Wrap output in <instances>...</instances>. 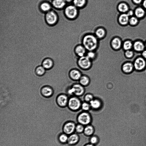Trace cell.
<instances>
[{"label":"cell","instance_id":"14","mask_svg":"<svg viewBox=\"0 0 146 146\" xmlns=\"http://www.w3.org/2000/svg\"><path fill=\"white\" fill-rule=\"evenodd\" d=\"M82 75V74L81 72L77 69H72L69 72L70 78L74 80H79Z\"/></svg>","mask_w":146,"mask_h":146},{"label":"cell","instance_id":"38","mask_svg":"<svg viewBox=\"0 0 146 146\" xmlns=\"http://www.w3.org/2000/svg\"><path fill=\"white\" fill-rule=\"evenodd\" d=\"M125 57L128 58H131L133 56L134 53L133 51L130 50H126L124 52Z\"/></svg>","mask_w":146,"mask_h":146},{"label":"cell","instance_id":"9","mask_svg":"<svg viewBox=\"0 0 146 146\" xmlns=\"http://www.w3.org/2000/svg\"><path fill=\"white\" fill-rule=\"evenodd\" d=\"M75 123L72 121H67L64 123L62 127L63 132L69 135L75 131L76 126Z\"/></svg>","mask_w":146,"mask_h":146},{"label":"cell","instance_id":"6","mask_svg":"<svg viewBox=\"0 0 146 146\" xmlns=\"http://www.w3.org/2000/svg\"><path fill=\"white\" fill-rule=\"evenodd\" d=\"M45 18L47 23L50 25L55 24L58 20V16L57 14L52 10L46 13Z\"/></svg>","mask_w":146,"mask_h":146},{"label":"cell","instance_id":"30","mask_svg":"<svg viewBox=\"0 0 146 146\" xmlns=\"http://www.w3.org/2000/svg\"><path fill=\"white\" fill-rule=\"evenodd\" d=\"M122 46L123 50H127L131 49L133 46V44L131 41L126 40L123 42Z\"/></svg>","mask_w":146,"mask_h":146},{"label":"cell","instance_id":"1","mask_svg":"<svg viewBox=\"0 0 146 146\" xmlns=\"http://www.w3.org/2000/svg\"><path fill=\"white\" fill-rule=\"evenodd\" d=\"M82 44L87 51H95L98 46L99 39L94 34H87L83 37Z\"/></svg>","mask_w":146,"mask_h":146},{"label":"cell","instance_id":"22","mask_svg":"<svg viewBox=\"0 0 146 146\" xmlns=\"http://www.w3.org/2000/svg\"><path fill=\"white\" fill-rule=\"evenodd\" d=\"M134 50L137 52L143 51L145 47V45L142 42L139 41H135L133 44Z\"/></svg>","mask_w":146,"mask_h":146},{"label":"cell","instance_id":"4","mask_svg":"<svg viewBox=\"0 0 146 146\" xmlns=\"http://www.w3.org/2000/svg\"><path fill=\"white\" fill-rule=\"evenodd\" d=\"M82 103L78 97L73 96L69 98L67 106L70 110L76 111L81 108Z\"/></svg>","mask_w":146,"mask_h":146},{"label":"cell","instance_id":"26","mask_svg":"<svg viewBox=\"0 0 146 146\" xmlns=\"http://www.w3.org/2000/svg\"><path fill=\"white\" fill-rule=\"evenodd\" d=\"M87 2V0H73L72 4L78 8L80 9L85 7Z\"/></svg>","mask_w":146,"mask_h":146},{"label":"cell","instance_id":"37","mask_svg":"<svg viewBox=\"0 0 146 146\" xmlns=\"http://www.w3.org/2000/svg\"><path fill=\"white\" fill-rule=\"evenodd\" d=\"M138 20L136 17H131L129 20V23L131 25L133 26L136 25L138 23Z\"/></svg>","mask_w":146,"mask_h":146},{"label":"cell","instance_id":"5","mask_svg":"<svg viewBox=\"0 0 146 146\" xmlns=\"http://www.w3.org/2000/svg\"><path fill=\"white\" fill-rule=\"evenodd\" d=\"M78 64L81 68L87 70L91 67L92 61L86 56L79 57L78 60Z\"/></svg>","mask_w":146,"mask_h":146},{"label":"cell","instance_id":"15","mask_svg":"<svg viewBox=\"0 0 146 146\" xmlns=\"http://www.w3.org/2000/svg\"><path fill=\"white\" fill-rule=\"evenodd\" d=\"M42 94L45 97H49L51 96L53 93L52 88L49 86H45L41 89Z\"/></svg>","mask_w":146,"mask_h":146},{"label":"cell","instance_id":"16","mask_svg":"<svg viewBox=\"0 0 146 146\" xmlns=\"http://www.w3.org/2000/svg\"><path fill=\"white\" fill-rule=\"evenodd\" d=\"M129 17L127 13H122L119 15L118 21L119 23L122 26L125 25L129 23Z\"/></svg>","mask_w":146,"mask_h":146},{"label":"cell","instance_id":"31","mask_svg":"<svg viewBox=\"0 0 146 146\" xmlns=\"http://www.w3.org/2000/svg\"><path fill=\"white\" fill-rule=\"evenodd\" d=\"M35 71L37 75L41 76L45 73V69L42 66H39L36 68Z\"/></svg>","mask_w":146,"mask_h":146},{"label":"cell","instance_id":"33","mask_svg":"<svg viewBox=\"0 0 146 146\" xmlns=\"http://www.w3.org/2000/svg\"><path fill=\"white\" fill-rule=\"evenodd\" d=\"M90 143L95 145L99 141V138L98 136L96 135H92L89 139Z\"/></svg>","mask_w":146,"mask_h":146},{"label":"cell","instance_id":"11","mask_svg":"<svg viewBox=\"0 0 146 146\" xmlns=\"http://www.w3.org/2000/svg\"><path fill=\"white\" fill-rule=\"evenodd\" d=\"M122 45V40L118 37H114L111 42V47L115 50H118L120 49Z\"/></svg>","mask_w":146,"mask_h":146},{"label":"cell","instance_id":"8","mask_svg":"<svg viewBox=\"0 0 146 146\" xmlns=\"http://www.w3.org/2000/svg\"><path fill=\"white\" fill-rule=\"evenodd\" d=\"M70 88L73 96H80L83 94L85 92L84 86L79 83L74 84Z\"/></svg>","mask_w":146,"mask_h":146},{"label":"cell","instance_id":"29","mask_svg":"<svg viewBox=\"0 0 146 146\" xmlns=\"http://www.w3.org/2000/svg\"><path fill=\"white\" fill-rule=\"evenodd\" d=\"M68 136L64 133H60L58 137V139L60 142L62 144H65L67 143Z\"/></svg>","mask_w":146,"mask_h":146},{"label":"cell","instance_id":"13","mask_svg":"<svg viewBox=\"0 0 146 146\" xmlns=\"http://www.w3.org/2000/svg\"><path fill=\"white\" fill-rule=\"evenodd\" d=\"M67 4L64 0H52L51 3L54 7L58 9L64 8Z\"/></svg>","mask_w":146,"mask_h":146},{"label":"cell","instance_id":"36","mask_svg":"<svg viewBox=\"0 0 146 146\" xmlns=\"http://www.w3.org/2000/svg\"><path fill=\"white\" fill-rule=\"evenodd\" d=\"M84 127V125L78 123L76 125L75 131L78 133L83 132Z\"/></svg>","mask_w":146,"mask_h":146},{"label":"cell","instance_id":"2","mask_svg":"<svg viewBox=\"0 0 146 146\" xmlns=\"http://www.w3.org/2000/svg\"><path fill=\"white\" fill-rule=\"evenodd\" d=\"M64 13L66 17L70 20H73L78 17V9L73 4H68L64 9Z\"/></svg>","mask_w":146,"mask_h":146},{"label":"cell","instance_id":"18","mask_svg":"<svg viewBox=\"0 0 146 146\" xmlns=\"http://www.w3.org/2000/svg\"><path fill=\"white\" fill-rule=\"evenodd\" d=\"M122 69L123 71L126 73L132 72L134 69L133 63L130 62L125 63L122 66Z\"/></svg>","mask_w":146,"mask_h":146},{"label":"cell","instance_id":"44","mask_svg":"<svg viewBox=\"0 0 146 146\" xmlns=\"http://www.w3.org/2000/svg\"><path fill=\"white\" fill-rule=\"evenodd\" d=\"M84 146H95V145L89 143L86 144Z\"/></svg>","mask_w":146,"mask_h":146},{"label":"cell","instance_id":"35","mask_svg":"<svg viewBox=\"0 0 146 146\" xmlns=\"http://www.w3.org/2000/svg\"><path fill=\"white\" fill-rule=\"evenodd\" d=\"M86 55L92 61L96 57V53L95 51H87Z\"/></svg>","mask_w":146,"mask_h":146},{"label":"cell","instance_id":"42","mask_svg":"<svg viewBox=\"0 0 146 146\" xmlns=\"http://www.w3.org/2000/svg\"><path fill=\"white\" fill-rule=\"evenodd\" d=\"M142 5L143 7L146 9V0H143L142 2Z\"/></svg>","mask_w":146,"mask_h":146},{"label":"cell","instance_id":"12","mask_svg":"<svg viewBox=\"0 0 146 146\" xmlns=\"http://www.w3.org/2000/svg\"><path fill=\"white\" fill-rule=\"evenodd\" d=\"M74 50L76 54L79 58L85 56L87 52L82 44L76 46Z\"/></svg>","mask_w":146,"mask_h":146},{"label":"cell","instance_id":"45","mask_svg":"<svg viewBox=\"0 0 146 146\" xmlns=\"http://www.w3.org/2000/svg\"><path fill=\"white\" fill-rule=\"evenodd\" d=\"M145 47L146 48V42H145Z\"/></svg>","mask_w":146,"mask_h":146},{"label":"cell","instance_id":"27","mask_svg":"<svg viewBox=\"0 0 146 146\" xmlns=\"http://www.w3.org/2000/svg\"><path fill=\"white\" fill-rule=\"evenodd\" d=\"M78 81L79 83L84 86H87L90 82L89 78L85 75H82Z\"/></svg>","mask_w":146,"mask_h":146},{"label":"cell","instance_id":"43","mask_svg":"<svg viewBox=\"0 0 146 146\" xmlns=\"http://www.w3.org/2000/svg\"><path fill=\"white\" fill-rule=\"evenodd\" d=\"M67 4H70L71 3H72L73 0H64Z\"/></svg>","mask_w":146,"mask_h":146},{"label":"cell","instance_id":"25","mask_svg":"<svg viewBox=\"0 0 146 146\" xmlns=\"http://www.w3.org/2000/svg\"><path fill=\"white\" fill-rule=\"evenodd\" d=\"M51 4L47 2H42L40 5L41 10L46 13L51 10Z\"/></svg>","mask_w":146,"mask_h":146},{"label":"cell","instance_id":"23","mask_svg":"<svg viewBox=\"0 0 146 146\" xmlns=\"http://www.w3.org/2000/svg\"><path fill=\"white\" fill-rule=\"evenodd\" d=\"M129 8L128 4L124 2L119 3L117 6L118 11L122 13H125L127 12L129 10Z\"/></svg>","mask_w":146,"mask_h":146},{"label":"cell","instance_id":"28","mask_svg":"<svg viewBox=\"0 0 146 146\" xmlns=\"http://www.w3.org/2000/svg\"><path fill=\"white\" fill-rule=\"evenodd\" d=\"M145 10L142 8L139 7L135 9L134 13L137 18H141L143 17L145 14Z\"/></svg>","mask_w":146,"mask_h":146},{"label":"cell","instance_id":"32","mask_svg":"<svg viewBox=\"0 0 146 146\" xmlns=\"http://www.w3.org/2000/svg\"><path fill=\"white\" fill-rule=\"evenodd\" d=\"M81 108L83 111H88L91 107L89 102L84 101L82 102Z\"/></svg>","mask_w":146,"mask_h":146},{"label":"cell","instance_id":"3","mask_svg":"<svg viewBox=\"0 0 146 146\" xmlns=\"http://www.w3.org/2000/svg\"><path fill=\"white\" fill-rule=\"evenodd\" d=\"M76 119L78 123L86 126L90 124L92 117L88 111H83L78 115Z\"/></svg>","mask_w":146,"mask_h":146},{"label":"cell","instance_id":"34","mask_svg":"<svg viewBox=\"0 0 146 146\" xmlns=\"http://www.w3.org/2000/svg\"><path fill=\"white\" fill-rule=\"evenodd\" d=\"M94 98V97L92 94L90 93L87 94L84 97L82 102L85 101L89 103Z\"/></svg>","mask_w":146,"mask_h":146},{"label":"cell","instance_id":"39","mask_svg":"<svg viewBox=\"0 0 146 146\" xmlns=\"http://www.w3.org/2000/svg\"><path fill=\"white\" fill-rule=\"evenodd\" d=\"M128 15L129 17L133 15L134 12L132 10H128L126 13Z\"/></svg>","mask_w":146,"mask_h":146},{"label":"cell","instance_id":"7","mask_svg":"<svg viewBox=\"0 0 146 146\" xmlns=\"http://www.w3.org/2000/svg\"><path fill=\"white\" fill-rule=\"evenodd\" d=\"M133 64L134 69L137 71L142 70L146 66V60L143 57L139 56L134 60Z\"/></svg>","mask_w":146,"mask_h":146},{"label":"cell","instance_id":"21","mask_svg":"<svg viewBox=\"0 0 146 146\" xmlns=\"http://www.w3.org/2000/svg\"><path fill=\"white\" fill-rule=\"evenodd\" d=\"M42 65L45 69H50L54 65V61L51 58H46L42 60Z\"/></svg>","mask_w":146,"mask_h":146},{"label":"cell","instance_id":"20","mask_svg":"<svg viewBox=\"0 0 146 146\" xmlns=\"http://www.w3.org/2000/svg\"><path fill=\"white\" fill-rule=\"evenodd\" d=\"M106 33V31L104 28L100 27L95 30L94 34L99 39H100L104 38Z\"/></svg>","mask_w":146,"mask_h":146},{"label":"cell","instance_id":"40","mask_svg":"<svg viewBox=\"0 0 146 146\" xmlns=\"http://www.w3.org/2000/svg\"><path fill=\"white\" fill-rule=\"evenodd\" d=\"M133 2L135 4H139L143 2V0H132Z\"/></svg>","mask_w":146,"mask_h":146},{"label":"cell","instance_id":"17","mask_svg":"<svg viewBox=\"0 0 146 146\" xmlns=\"http://www.w3.org/2000/svg\"><path fill=\"white\" fill-rule=\"evenodd\" d=\"M91 108L94 110H98L100 109L102 106V103L101 100L97 98H94L90 102Z\"/></svg>","mask_w":146,"mask_h":146},{"label":"cell","instance_id":"10","mask_svg":"<svg viewBox=\"0 0 146 146\" xmlns=\"http://www.w3.org/2000/svg\"><path fill=\"white\" fill-rule=\"evenodd\" d=\"M69 98L68 96L66 94H59L57 96L56 99L57 104L61 107H66L68 105Z\"/></svg>","mask_w":146,"mask_h":146},{"label":"cell","instance_id":"19","mask_svg":"<svg viewBox=\"0 0 146 146\" xmlns=\"http://www.w3.org/2000/svg\"><path fill=\"white\" fill-rule=\"evenodd\" d=\"M79 140L78 135L75 133H73L68 136L67 143L70 145H74L78 143Z\"/></svg>","mask_w":146,"mask_h":146},{"label":"cell","instance_id":"41","mask_svg":"<svg viewBox=\"0 0 146 146\" xmlns=\"http://www.w3.org/2000/svg\"><path fill=\"white\" fill-rule=\"evenodd\" d=\"M141 55L143 58L146 59V50H144L142 52Z\"/></svg>","mask_w":146,"mask_h":146},{"label":"cell","instance_id":"24","mask_svg":"<svg viewBox=\"0 0 146 146\" xmlns=\"http://www.w3.org/2000/svg\"><path fill=\"white\" fill-rule=\"evenodd\" d=\"M94 131V129L93 126L89 124L85 126L84 133L87 136H91L93 135Z\"/></svg>","mask_w":146,"mask_h":146}]
</instances>
